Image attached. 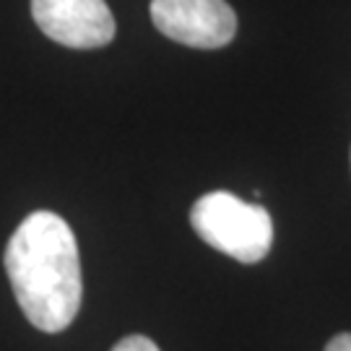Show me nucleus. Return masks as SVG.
Listing matches in <instances>:
<instances>
[{"instance_id":"nucleus-3","label":"nucleus","mask_w":351,"mask_h":351,"mask_svg":"<svg viewBox=\"0 0 351 351\" xmlns=\"http://www.w3.org/2000/svg\"><path fill=\"white\" fill-rule=\"evenodd\" d=\"M151 21L164 37L195 50H219L237 34L226 0H151Z\"/></svg>"},{"instance_id":"nucleus-1","label":"nucleus","mask_w":351,"mask_h":351,"mask_svg":"<svg viewBox=\"0 0 351 351\" xmlns=\"http://www.w3.org/2000/svg\"><path fill=\"white\" fill-rule=\"evenodd\" d=\"M5 274L26 320L45 333H60L84 300L81 255L73 229L52 211L29 213L5 247Z\"/></svg>"},{"instance_id":"nucleus-4","label":"nucleus","mask_w":351,"mask_h":351,"mask_svg":"<svg viewBox=\"0 0 351 351\" xmlns=\"http://www.w3.org/2000/svg\"><path fill=\"white\" fill-rule=\"evenodd\" d=\"M45 37L73 50H97L114 39V16L104 0H32Z\"/></svg>"},{"instance_id":"nucleus-2","label":"nucleus","mask_w":351,"mask_h":351,"mask_svg":"<svg viewBox=\"0 0 351 351\" xmlns=\"http://www.w3.org/2000/svg\"><path fill=\"white\" fill-rule=\"evenodd\" d=\"M195 234L239 263H258L274 245V219L261 203H247L234 193L213 190L190 208Z\"/></svg>"},{"instance_id":"nucleus-6","label":"nucleus","mask_w":351,"mask_h":351,"mask_svg":"<svg viewBox=\"0 0 351 351\" xmlns=\"http://www.w3.org/2000/svg\"><path fill=\"white\" fill-rule=\"evenodd\" d=\"M326 351H351V333H339L328 341Z\"/></svg>"},{"instance_id":"nucleus-5","label":"nucleus","mask_w":351,"mask_h":351,"mask_svg":"<svg viewBox=\"0 0 351 351\" xmlns=\"http://www.w3.org/2000/svg\"><path fill=\"white\" fill-rule=\"evenodd\" d=\"M112 351H159V346L146 336H128Z\"/></svg>"}]
</instances>
